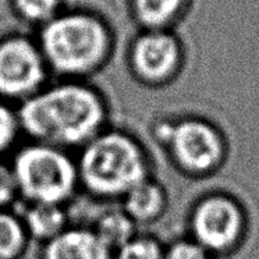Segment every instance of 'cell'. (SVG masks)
<instances>
[{
	"instance_id": "cell-4",
	"label": "cell",
	"mask_w": 259,
	"mask_h": 259,
	"mask_svg": "<svg viewBox=\"0 0 259 259\" xmlns=\"http://www.w3.org/2000/svg\"><path fill=\"white\" fill-rule=\"evenodd\" d=\"M38 44L52 77L60 79L91 81L113 55L110 31L87 14L55 17L44 25Z\"/></svg>"
},
{
	"instance_id": "cell-7",
	"label": "cell",
	"mask_w": 259,
	"mask_h": 259,
	"mask_svg": "<svg viewBox=\"0 0 259 259\" xmlns=\"http://www.w3.org/2000/svg\"><path fill=\"white\" fill-rule=\"evenodd\" d=\"M38 42L13 35L0 40V99L20 106L51 82Z\"/></svg>"
},
{
	"instance_id": "cell-11",
	"label": "cell",
	"mask_w": 259,
	"mask_h": 259,
	"mask_svg": "<svg viewBox=\"0 0 259 259\" xmlns=\"http://www.w3.org/2000/svg\"><path fill=\"white\" fill-rule=\"evenodd\" d=\"M73 225L87 226L92 229L113 251L141 231L124 212L120 203L99 202L96 199H94L92 210L81 212V214L74 219Z\"/></svg>"
},
{
	"instance_id": "cell-12",
	"label": "cell",
	"mask_w": 259,
	"mask_h": 259,
	"mask_svg": "<svg viewBox=\"0 0 259 259\" xmlns=\"http://www.w3.org/2000/svg\"><path fill=\"white\" fill-rule=\"evenodd\" d=\"M17 212L32 244L42 245L71 226L68 206L57 203H18Z\"/></svg>"
},
{
	"instance_id": "cell-17",
	"label": "cell",
	"mask_w": 259,
	"mask_h": 259,
	"mask_svg": "<svg viewBox=\"0 0 259 259\" xmlns=\"http://www.w3.org/2000/svg\"><path fill=\"white\" fill-rule=\"evenodd\" d=\"M163 259H216L202 245L186 234L164 242Z\"/></svg>"
},
{
	"instance_id": "cell-9",
	"label": "cell",
	"mask_w": 259,
	"mask_h": 259,
	"mask_svg": "<svg viewBox=\"0 0 259 259\" xmlns=\"http://www.w3.org/2000/svg\"><path fill=\"white\" fill-rule=\"evenodd\" d=\"M113 249L87 226L71 225L68 229L38 245L36 259H112Z\"/></svg>"
},
{
	"instance_id": "cell-18",
	"label": "cell",
	"mask_w": 259,
	"mask_h": 259,
	"mask_svg": "<svg viewBox=\"0 0 259 259\" xmlns=\"http://www.w3.org/2000/svg\"><path fill=\"white\" fill-rule=\"evenodd\" d=\"M18 12L25 20L44 25L57 17L60 0H16Z\"/></svg>"
},
{
	"instance_id": "cell-13",
	"label": "cell",
	"mask_w": 259,
	"mask_h": 259,
	"mask_svg": "<svg viewBox=\"0 0 259 259\" xmlns=\"http://www.w3.org/2000/svg\"><path fill=\"white\" fill-rule=\"evenodd\" d=\"M31 244L17 209H0V259H24Z\"/></svg>"
},
{
	"instance_id": "cell-5",
	"label": "cell",
	"mask_w": 259,
	"mask_h": 259,
	"mask_svg": "<svg viewBox=\"0 0 259 259\" xmlns=\"http://www.w3.org/2000/svg\"><path fill=\"white\" fill-rule=\"evenodd\" d=\"M20 203L68 206L81 194L75 153L36 141H25L10 156Z\"/></svg>"
},
{
	"instance_id": "cell-6",
	"label": "cell",
	"mask_w": 259,
	"mask_h": 259,
	"mask_svg": "<svg viewBox=\"0 0 259 259\" xmlns=\"http://www.w3.org/2000/svg\"><path fill=\"white\" fill-rule=\"evenodd\" d=\"M251 233V214L236 194L209 190L199 194L186 216V236L216 259L230 258L242 249Z\"/></svg>"
},
{
	"instance_id": "cell-16",
	"label": "cell",
	"mask_w": 259,
	"mask_h": 259,
	"mask_svg": "<svg viewBox=\"0 0 259 259\" xmlns=\"http://www.w3.org/2000/svg\"><path fill=\"white\" fill-rule=\"evenodd\" d=\"M164 242L152 233L140 231L113 251L112 259H163Z\"/></svg>"
},
{
	"instance_id": "cell-14",
	"label": "cell",
	"mask_w": 259,
	"mask_h": 259,
	"mask_svg": "<svg viewBox=\"0 0 259 259\" xmlns=\"http://www.w3.org/2000/svg\"><path fill=\"white\" fill-rule=\"evenodd\" d=\"M186 0H134L136 14L147 29H166Z\"/></svg>"
},
{
	"instance_id": "cell-2",
	"label": "cell",
	"mask_w": 259,
	"mask_h": 259,
	"mask_svg": "<svg viewBox=\"0 0 259 259\" xmlns=\"http://www.w3.org/2000/svg\"><path fill=\"white\" fill-rule=\"evenodd\" d=\"M81 192L99 202L117 203L148 177L155 162L134 131L109 125L75 152Z\"/></svg>"
},
{
	"instance_id": "cell-10",
	"label": "cell",
	"mask_w": 259,
	"mask_h": 259,
	"mask_svg": "<svg viewBox=\"0 0 259 259\" xmlns=\"http://www.w3.org/2000/svg\"><path fill=\"white\" fill-rule=\"evenodd\" d=\"M118 203L142 231L166 216L170 208V194L167 187L153 175L137 184Z\"/></svg>"
},
{
	"instance_id": "cell-1",
	"label": "cell",
	"mask_w": 259,
	"mask_h": 259,
	"mask_svg": "<svg viewBox=\"0 0 259 259\" xmlns=\"http://www.w3.org/2000/svg\"><path fill=\"white\" fill-rule=\"evenodd\" d=\"M25 140L77 152L112 125L109 96L92 81L51 79L18 106Z\"/></svg>"
},
{
	"instance_id": "cell-3",
	"label": "cell",
	"mask_w": 259,
	"mask_h": 259,
	"mask_svg": "<svg viewBox=\"0 0 259 259\" xmlns=\"http://www.w3.org/2000/svg\"><path fill=\"white\" fill-rule=\"evenodd\" d=\"M149 134L170 166L191 180L216 176L230 156L225 130L199 113L158 116L149 124Z\"/></svg>"
},
{
	"instance_id": "cell-19",
	"label": "cell",
	"mask_w": 259,
	"mask_h": 259,
	"mask_svg": "<svg viewBox=\"0 0 259 259\" xmlns=\"http://www.w3.org/2000/svg\"><path fill=\"white\" fill-rule=\"evenodd\" d=\"M20 203L17 183L9 159H0V209H14Z\"/></svg>"
},
{
	"instance_id": "cell-15",
	"label": "cell",
	"mask_w": 259,
	"mask_h": 259,
	"mask_svg": "<svg viewBox=\"0 0 259 259\" xmlns=\"http://www.w3.org/2000/svg\"><path fill=\"white\" fill-rule=\"evenodd\" d=\"M24 141L18 106L0 99V159H10Z\"/></svg>"
},
{
	"instance_id": "cell-8",
	"label": "cell",
	"mask_w": 259,
	"mask_h": 259,
	"mask_svg": "<svg viewBox=\"0 0 259 259\" xmlns=\"http://www.w3.org/2000/svg\"><path fill=\"white\" fill-rule=\"evenodd\" d=\"M186 56L181 42L167 29H147L130 46L127 68L148 90H163L183 73Z\"/></svg>"
}]
</instances>
